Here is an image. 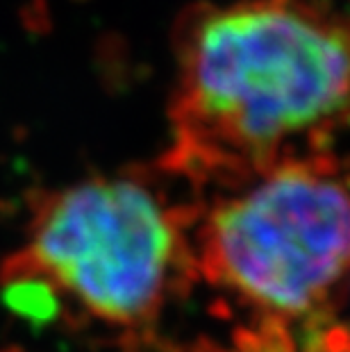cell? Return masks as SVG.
Segmentation results:
<instances>
[{"instance_id": "1", "label": "cell", "mask_w": 350, "mask_h": 352, "mask_svg": "<svg viewBox=\"0 0 350 352\" xmlns=\"http://www.w3.org/2000/svg\"><path fill=\"white\" fill-rule=\"evenodd\" d=\"M171 168L234 189L350 125V14L321 0L200 3L173 30Z\"/></svg>"}, {"instance_id": "2", "label": "cell", "mask_w": 350, "mask_h": 352, "mask_svg": "<svg viewBox=\"0 0 350 352\" xmlns=\"http://www.w3.org/2000/svg\"><path fill=\"white\" fill-rule=\"evenodd\" d=\"M189 264L257 318L321 316L350 280V186L316 155L228 189L193 226Z\"/></svg>"}, {"instance_id": "3", "label": "cell", "mask_w": 350, "mask_h": 352, "mask_svg": "<svg viewBox=\"0 0 350 352\" xmlns=\"http://www.w3.org/2000/svg\"><path fill=\"white\" fill-rule=\"evenodd\" d=\"M189 259L184 221L132 177H94L41 200L7 261L14 287H39L109 327L146 325Z\"/></svg>"}, {"instance_id": "4", "label": "cell", "mask_w": 350, "mask_h": 352, "mask_svg": "<svg viewBox=\"0 0 350 352\" xmlns=\"http://www.w3.org/2000/svg\"><path fill=\"white\" fill-rule=\"evenodd\" d=\"M305 332L298 323L257 318L232 329L228 339L200 343L193 352H350V336L330 314L311 318Z\"/></svg>"}]
</instances>
